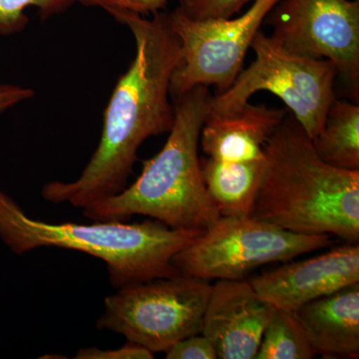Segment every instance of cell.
Instances as JSON below:
<instances>
[{
	"mask_svg": "<svg viewBox=\"0 0 359 359\" xmlns=\"http://www.w3.org/2000/svg\"><path fill=\"white\" fill-rule=\"evenodd\" d=\"M169 0H77L86 7H100L105 11H126L142 16L165 11Z\"/></svg>",
	"mask_w": 359,
	"mask_h": 359,
	"instance_id": "cell-20",
	"label": "cell"
},
{
	"mask_svg": "<svg viewBox=\"0 0 359 359\" xmlns=\"http://www.w3.org/2000/svg\"><path fill=\"white\" fill-rule=\"evenodd\" d=\"M154 353L146 347L128 341L124 346L116 349H99L84 347L77 351L75 359H153Z\"/></svg>",
	"mask_w": 359,
	"mask_h": 359,
	"instance_id": "cell-21",
	"label": "cell"
},
{
	"mask_svg": "<svg viewBox=\"0 0 359 359\" xmlns=\"http://www.w3.org/2000/svg\"><path fill=\"white\" fill-rule=\"evenodd\" d=\"M202 231L172 229L153 219L133 224L47 223L28 217L0 190V238L11 252L23 255L54 247L85 252L106 264L115 289L180 275L174 257Z\"/></svg>",
	"mask_w": 359,
	"mask_h": 359,
	"instance_id": "cell-4",
	"label": "cell"
},
{
	"mask_svg": "<svg viewBox=\"0 0 359 359\" xmlns=\"http://www.w3.org/2000/svg\"><path fill=\"white\" fill-rule=\"evenodd\" d=\"M212 285L180 275L120 287L106 297L97 328L123 335L152 353L201 334Z\"/></svg>",
	"mask_w": 359,
	"mask_h": 359,
	"instance_id": "cell-6",
	"label": "cell"
},
{
	"mask_svg": "<svg viewBox=\"0 0 359 359\" xmlns=\"http://www.w3.org/2000/svg\"><path fill=\"white\" fill-rule=\"evenodd\" d=\"M209 87L172 99L175 120L166 143L143 163L140 176L122 192L83 210L92 221L146 216L172 229L205 230L221 217L212 202L199 156L203 125L210 114Z\"/></svg>",
	"mask_w": 359,
	"mask_h": 359,
	"instance_id": "cell-3",
	"label": "cell"
},
{
	"mask_svg": "<svg viewBox=\"0 0 359 359\" xmlns=\"http://www.w3.org/2000/svg\"><path fill=\"white\" fill-rule=\"evenodd\" d=\"M250 282L273 308L295 311L309 302L359 283L358 243L348 242L304 261L285 262Z\"/></svg>",
	"mask_w": 359,
	"mask_h": 359,
	"instance_id": "cell-10",
	"label": "cell"
},
{
	"mask_svg": "<svg viewBox=\"0 0 359 359\" xmlns=\"http://www.w3.org/2000/svg\"><path fill=\"white\" fill-rule=\"evenodd\" d=\"M278 1L254 0L236 18L193 20L179 6L168 13L182 48L181 61L170 84L171 98L198 86H215L216 94L226 91L243 70L248 50Z\"/></svg>",
	"mask_w": 359,
	"mask_h": 359,
	"instance_id": "cell-8",
	"label": "cell"
},
{
	"mask_svg": "<svg viewBox=\"0 0 359 359\" xmlns=\"http://www.w3.org/2000/svg\"><path fill=\"white\" fill-rule=\"evenodd\" d=\"M77 0H0V35H13L25 29L28 7L39 9L42 20L68 11Z\"/></svg>",
	"mask_w": 359,
	"mask_h": 359,
	"instance_id": "cell-17",
	"label": "cell"
},
{
	"mask_svg": "<svg viewBox=\"0 0 359 359\" xmlns=\"http://www.w3.org/2000/svg\"><path fill=\"white\" fill-rule=\"evenodd\" d=\"M313 143L316 154L327 164L359 171L358 104L335 98Z\"/></svg>",
	"mask_w": 359,
	"mask_h": 359,
	"instance_id": "cell-15",
	"label": "cell"
},
{
	"mask_svg": "<svg viewBox=\"0 0 359 359\" xmlns=\"http://www.w3.org/2000/svg\"><path fill=\"white\" fill-rule=\"evenodd\" d=\"M294 313L316 354L358 358L359 283L309 302Z\"/></svg>",
	"mask_w": 359,
	"mask_h": 359,
	"instance_id": "cell-13",
	"label": "cell"
},
{
	"mask_svg": "<svg viewBox=\"0 0 359 359\" xmlns=\"http://www.w3.org/2000/svg\"><path fill=\"white\" fill-rule=\"evenodd\" d=\"M250 48L254 62L241 71L226 91L212 95L209 115H229L242 109L257 92L280 98L314 140L335 99L337 67L327 59L311 58L287 50L271 35L259 32Z\"/></svg>",
	"mask_w": 359,
	"mask_h": 359,
	"instance_id": "cell-5",
	"label": "cell"
},
{
	"mask_svg": "<svg viewBox=\"0 0 359 359\" xmlns=\"http://www.w3.org/2000/svg\"><path fill=\"white\" fill-rule=\"evenodd\" d=\"M266 160L224 163L201 159L205 189L221 217H250Z\"/></svg>",
	"mask_w": 359,
	"mask_h": 359,
	"instance_id": "cell-14",
	"label": "cell"
},
{
	"mask_svg": "<svg viewBox=\"0 0 359 359\" xmlns=\"http://www.w3.org/2000/svg\"><path fill=\"white\" fill-rule=\"evenodd\" d=\"M167 359H216L217 351L211 340L202 334L190 335L165 351Z\"/></svg>",
	"mask_w": 359,
	"mask_h": 359,
	"instance_id": "cell-19",
	"label": "cell"
},
{
	"mask_svg": "<svg viewBox=\"0 0 359 359\" xmlns=\"http://www.w3.org/2000/svg\"><path fill=\"white\" fill-rule=\"evenodd\" d=\"M264 153L252 217L292 233L358 243L359 171L321 160L292 115L276 127Z\"/></svg>",
	"mask_w": 359,
	"mask_h": 359,
	"instance_id": "cell-2",
	"label": "cell"
},
{
	"mask_svg": "<svg viewBox=\"0 0 359 359\" xmlns=\"http://www.w3.org/2000/svg\"><path fill=\"white\" fill-rule=\"evenodd\" d=\"M285 116V110L250 102L233 114L209 115L200 145L208 158L219 162L264 160V145Z\"/></svg>",
	"mask_w": 359,
	"mask_h": 359,
	"instance_id": "cell-12",
	"label": "cell"
},
{
	"mask_svg": "<svg viewBox=\"0 0 359 359\" xmlns=\"http://www.w3.org/2000/svg\"><path fill=\"white\" fill-rule=\"evenodd\" d=\"M287 50L327 59L359 98V0H280L266 16Z\"/></svg>",
	"mask_w": 359,
	"mask_h": 359,
	"instance_id": "cell-9",
	"label": "cell"
},
{
	"mask_svg": "<svg viewBox=\"0 0 359 359\" xmlns=\"http://www.w3.org/2000/svg\"><path fill=\"white\" fill-rule=\"evenodd\" d=\"M254 0H180V8L193 20L231 18Z\"/></svg>",
	"mask_w": 359,
	"mask_h": 359,
	"instance_id": "cell-18",
	"label": "cell"
},
{
	"mask_svg": "<svg viewBox=\"0 0 359 359\" xmlns=\"http://www.w3.org/2000/svg\"><path fill=\"white\" fill-rule=\"evenodd\" d=\"M327 235L283 230L254 217H219L174 257L181 275L201 280H242L259 266L285 263L325 249Z\"/></svg>",
	"mask_w": 359,
	"mask_h": 359,
	"instance_id": "cell-7",
	"label": "cell"
},
{
	"mask_svg": "<svg viewBox=\"0 0 359 359\" xmlns=\"http://www.w3.org/2000/svg\"><path fill=\"white\" fill-rule=\"evenodd\" d=\"M275 309L250 280H219L212 285L201 334L211 340L218 358L255 359Z\"/></svg>",
	"mask_w": 359,
	"mask_h": 359,
	"instance_id": "cell-11",
	"label": "cell"
},
{
	"mask_svg": "<svg viewBox=\"0 0 359 359\" xmlns=\"http://www.w3.org/2000/svg\"><path fill=\"white\" fill-rule=\"evenodd\" d=\"M34 96L35 91L32 88L15 84L0 83V116L18 104L29 100Z\"/></svg>",
	"mask_w": 359,
	"mask_h": 359,
	"instance_id": "cell-22",
	"label": "cell"
},
{
	"mask_svg": "<svg viewBox=\"0 0 359 359\" xmlns=\"http://www.w3.org/2000/svg\"><path fill=\"white\" fill-rule=\"evenodd\" d=\"M316 355L294 311L276 309L255 359H311Z\"/></svg>",
	"mask_w": 359,
	"mask_h": 359,
	"instance_id": "cell-16",
	"label": "cell"
},
{
	"mask_svg": "<svg viewBox=\"0 0 359 359\" xmlns=\"http://www.w3.org/2000/svg\"><path fill=\"white\" fill-rule=\"evenodd\" d=\"M107 13L131 32L135 56L113 89L100 142L81 175L73 182L53 181L42 188V197L52 204L85 210L122 192L142 144L169 133L174 124L170 84L182 48L167 11L152 18L126 11Z\"/></svg>",
	"mask_w": 359,
	"mask_h": 359,
	"instance_id": "cell-1",
	"label": "cell"
}]
</instances>
